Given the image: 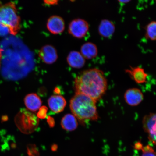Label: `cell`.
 <instances>
[{"mask_svg":"<svg viewBox=\"0 0 156 156\" xmlns=\"http://www.w3.org/2000/svg\"><path fill=\"white\" fill-rule=\"evenodd\" d=\"M117 1L120 3L126 4L129 2L131 0H117Z\"/></svg>","mask_w":156,"mask_h":156,"instance_id":"cb8c5ba5","label":"cell"},{"mask_svg":"<svg viewBox=\"0 0 156 156\" xmlns=\"http://www.w3.org/2000/svg\"><path fill=\"white\" fill-rule=\"evenodd\" d=\"M38 56L44 63L48 64H53L58 58L57 50L50 44L42 47L39 50Z\"/></svg>","mask_w":156,"mask_h":156,"instance_id":"52a82bcc","label":"cell"},{"mask_svg":"<svg viewBox=\"0 0 156 156\" xmlns=\"http://www.w3.org/2000/svg\"><path fill=\"white\" fill-rule=\"evenodd\" d=\"M21 20L15 3L0 2V24L6 28L9 34L16 36L20 31Z\"/></svg>","mask_w":156,"mask_h":156,"instance_id":"3957f363","label":"cell"},{"mask_svg":"<svg viewBox=\"0 0 156 156\" xmlns=\"http://www.w3.org/2000/svg\"><path fill=\"white\" fill-rule=\"evenodd\" d=\"M142 124L149 140L156 145V112L150 113L144 116Z\"/></svg>","mask_w":156,"mask_h":156,"instance_id":"8992f818","label":"cell"},{"mask_svg":"<svg viewBox=\"0 0 156 156\" xmlns=\"http://www.w3.org/2000/svg\"><path fill=\"white\" fill-rule=\"evenodd\" d=\"M58 149V146L56 144H53L51 147V150L52 151H55Z\"/></svg>","mask_w":156,"mask_h":156,"instance_id":"603a6c76","label":"cell"},{"mask_svg":"<svg viewBox=\"0 0 156 156\" xmlns=\"http://www.w3.org/2000/svg\"><path fill=\"white\" fill-rule=\"evenodd\" d=\"M156 1V0H155Z\"/></svg>","mask_w":156,"mask_h":156,"instance_id":"484cf974","label":"cell"},{"mask_svg":"<svg viewBox=\"0 0 156 156\" xmlns=\"http://www.w3.org/2000/svg\"><path fill=\"white\" fill-rule=\"evenodd\" d=\"M24 102L28 110L33 112L38 110L42 104L40 97L36 94L34 93L27 94L24 98Z\"/></svg>","mask_w":156,"mask_h":156,"instance_id":"8fae6325","label":"cell"},{"mask_svg":"<svg viewBox=\"0 0 156 156\" xmlns=\"http://www.w3.org/2000/svg\"><path fill=\"white\" fill-rule=\"evenodd\" d=\"M44 3L49 5H57L59 0H43Z\"/></svg>","mask_w":156,"mask_h":156,"instance_id":"44dd1931","label":"cell"},{"mask_svg":"<svg viewBox=\"0 0 156 156\" xmlns=\"http://www.w3.org/2000/svg\"><path fill=\"white\" fill-rule=\"evenodd\" d=\"M96 102L87 95L76 93L70 100V108L73 115L84 126L88 121L98 119Z\"/></svg>","mask_w":156,"mask_h":156,"instance_id":"7a4b0ae2","label":"cell"},{"mask_svg":"<svg viewBox=\"0 0 156 156\" xmlns=\"http://www.w3.org/2000/svg\"><path fill=\"white\" fill-rule=\"evenodd\" d=\"M146 36L151 40H156V21H152L146 26Z\"/></svg>","mask_w":156,"mask_h":156,"instance_id":"e0dca14e","label":"cell"},{"mask_svg":"<svg viewBox=\"0 0 156 156\" xmlns=\"http://www.w3.org/2000/svg\"><path fill=\"white\" fill-rule=\"evenodd\" d=\"M27 151L28 156H40L38 148L34 144H29L27 146Z\"/></svg>","mask_w":156,"mask_h":156,"instance_id":"d6986e66","label":"cell"},{"mask_svg":"<svg viewBox=\"0 0 156 156\" xmlns=\"http://www.w3.org/2000/svg\"><path fill=\"white\" fill-rule=\"evenodd\" d=\"M80 53L87 59H91L96 57L98 50L96 45L93 43H86L81 46Z\"/></svg>","mask_w":156,"mask_h":156,"instance_id":"9a60e30c","label":"cell"},{"mask_svg":"<svg viewBox=\"0 0 156 156\" xmlns=\"http://www.w3.org/2000/svg\"><path fill=\"white\" fill-rule=\"evenodd\" d=\"M2 50L1 47H0V66L1 65L2 56Z\"/></svg>","mask_w":156,"mask_h":156,"instance_id":"d4e9b609","label":"cell"},{"mask_svg":"<svg viewBox=\"0 0 156 156\" xmlns=\"http://www.w3.org/2000/svg\"><path fill=\"white\" fill-rule=\"evenodd\" d=\"M48 122L49 125L51 127H53L55 125V122L54 119L51 117H48Z\"/></svg>","mask_w":156,"mask_h":156,"instance_id":"7402d4cb","label":"cell"},{"mask_svg":"<svg viewBox=\"0 0 156 156\" xmlns=\"http://www.w3.org/2000/svg\"><path fill=\"white\" fill-rule=\"evenodd\" d=\"M142 156H156V152L153 148L149 145L142 146Z\"/></svg>","mask_w":156,"mask_h":156,"instance_id":"ac0fdd59","label":"cell"},{"mask_svg":"<svg viewBox=\"0 0 156 156\" xmlns=\"http://www.w3.org/2000/svg\"><path fill=\"white\" fill-rule=\"evenodd\" d=\"M124 97L127 104L131 106H138L141 103L144 98L141 90L136 88L128 89L124 94Z\"/></svg>","mask_w":156,"mask_h":156,"instance_id":"9c48e42d","label":"cell"},{"mask_svg":"<svg viewBox=\"0 0 156 156\" xmlns=\"http://www.w3.org/2000/svg\"><path fill=\"white\" fill-rule=\"evenodd\" d=\"M89 30V25L86 21L81 19L73 20L68 27L69 34L74 37L81 39L87 35Z\"/></svg>","mask_w":156,"mask_h":156,"instance_id":"5b68a950","label":"cell"},{"mask_svg":"<svg viewBox=\"0 0 156 156\" xmlns=\"http://www.w3.org/2000/svg\"><path fill=\"white\" fill-rule=\"evenodd\" d=\"M16 120L17 127L23 133L30 134L37 128L39 119L37 116L30 111L26 109L19 112Z\"/></svg>","mask_w":156,"mask_h":156,"instance_id":"277c9868","label":"cell"},{"mask_svg":"<svg viewBox=\"0 0 156 156\" xmlns=\"http://www.w3.org/2000/svg\"><path fill=\"white\" fill-rule=\"evenodd\" d=\"M67 62L69 65L75 68L83 67L85 63V58L80 52L73 51L68 54L67 58Z\"/></svg>","mask_w":156,"mask_h":156,"instance_id":"7c38bea8","label":"cell"},{"mask_svg":"<svg viewBox=\"0 0 156 156\" xmlns=\"http://www.w3.org/2000/svg\"><path fill=\"white\" fill-rule=\"evenodd\" d=\"M126 73L130 76V77L138 84L146 83L147 74L143 68L140 67H130L126 70Z\"/></svg>","mask_w":156,"mask_h":156,"instance_id":"4fadbf2b","label":"cell"},{"mask_svg":"<svg viewBox=\"0 0 156 156\" xmlns=\"http://www.w3.org/2000/svg\"><path fill=\"white\" fill-rule=\"evenodd\" d=\"M76 93L87 95L97 101L106 93L107 81L103 72L97 68L83 71L76 78Z\"/></svg>","mask_w":156,"mask_h":156,"instance_id":"6da1fadb","label":"cell"},{"mask_svg":"<svg viewBox=\"0 0 156 156\" xmlns=\"http://www.w3.org/2000/svg\"><path fill=\"white\" fill-rule=\"evenodd\" d=\"M115 27L112 21L103 20L101 21L98 27V32L101 36L105 38L111 37L114 34Z\"/></svg>","mask_w":156,"mask_h":156,"instance_id":"5bb4252c","label":"cell"},{"mask_svg":"<svg viewBox=\"0 0 156 156\" xmlns=\"http://www.w3.org/2000/svg\"><path fill=\"white\" fill-rule=\"evenodd\" d=\"M48 109L46 106L41 107L39 109V111L38 113L37 116L38 118L43 119L46 118L47 115Z\"/></svg>","mask_w":156,"mask_h":156,"instance_id":"ffe728a7","label":"cell"},{"mask_svg":"<svg viewBox=\"0 0 156 156\" xmlns=\"http://www.w3.org/2000/svg\"><path fill=\"white\" fill-rule=\"evenodd\" d=\"M46 27L49 32L51 34H60L65 29V22L62 17L58 15H53L48 20Z\"/></svg>","mask_w":156,"mask_h":156,"instance_id":"ba28073f","label":"cell"},{"mask_svg":"<svg viewBox=\"0 0 156 156\" xmlns=\"http://www.w3.org/2000/svg\"><path fill=\"white\" fill-rule=\"evenodd\" d=\"M61 125L66 131H74L76 129L78 125L77 119L73 114H66L62 119Z\"/></svg>","mask_w":156,"mask_h":156,"instance_id":"2e32d148","label":"cell"},{"mask_svg":"<svg viewBox=\"0 0 156 156\" xmlns=\"http://www.w3.org/2000/svg\"><path fill=\"white\" fill-rule=\"evenodd\" d=\"M48 104L50 110L54 113L61 112L64 110L67 102L65 98L60 95H53L49 98Z\"/></svg>","mask_w":156,"mask_h":156,"instance_id":"30bf717a","label":"cell"}]
</instances>
